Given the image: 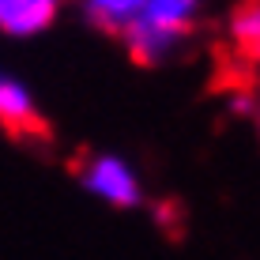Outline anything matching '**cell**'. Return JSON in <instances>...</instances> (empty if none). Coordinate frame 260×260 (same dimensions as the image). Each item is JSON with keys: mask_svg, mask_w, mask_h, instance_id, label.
Segmentation results:
<instances>
[{"mask_svg": "<svg viewBox=\"0 0 260 260\" xmlns=\"http://www.w3.org/2000/svg\"><path fill=\"white\" fill-rule=\"evenodd\" d=\"M79 185L94 196V200L110 204L117 211H132L143 204V181L136 174V166L124 155H91L83 166H79Z\"/></svg>", "mask_w": 260, "mask_h": 260, "instance_id": "2", "label": "cell"}, {"mask_svg": "<svg viewBox=\"0 0 260 260\" xmlns=\"http://www.w3.org/2000/svg\"><path fill=\"white\" fill-rule=\"evenodd\" d=\"M143 8H147V0H83L87 23L106 34H117V38L143 15Z\"/></svg>", "mask_w": 260, "mask_h": 260, "instance_id": "5", "label": "cell"}, {"mask_svg": "<svg viewBox=\"0 0 260 260\" xmlns=\"http://www.w3.org/2000/svg\"><path fill=\"white\" fill-rule=\"evenodd\" d=\"M230 110L241 113V117H249V113H253V98H249V94H234V98H230Z\"/></svg>", "mask_w": 260, "mask_h": 260, "instance_id": "7", "label": "cell"}, {"mask_svg": "<svg viewBox=\"0 0 260 260\" xmlns=\"http://www.w3.org/2000/svg\"><path fill=\"white\" fill-rule=\"evenodd\" d=\"M79 4H83V0H79Z\"/></svg>", "mask_w": 260, "mask_h": 260, "instance_id": "8", "label": "cell"}, {"mask_svg": "<svg viewBox=\"0 0 260 260\" xmlns=\"http://www.w3.org/2000/svg\"><path fill=\"white\" fill-rule=\"evenodd\" d=\"M200 0H147L143 15L121 34L124 49L136 64H162L177 53L185 34L192 30Z\"/></svg>", "mask_w": 260, "mask_h": 260, "instance_id": "1", "label": "cell"}, {"mask_svg": "<svg viewBox=\"0 0 260 260\" xmlns=\"http://www.w3.org/2000/svg\"><path fill=\"white\" fill-rule=\"evenodd\" d=\"M230 42L245 60L260 64V0H249L230 15Z\"/></svg>", "mask_w": 260, "mask_h": 260, "instance_id": "6", "label": "cell"}, {"mask_svg": "<svg viewBox=\"0 0 260 260\" xmlns=\"http://www.w3.org/2000/svg\"><path fill=\"white\" fill-rule=\"evenodd\" d=\"M60 0H0V30L8 38H34L49 30Z\"/></svg>", "mask_w": 260, "mask_h": 260, "instance_id": "4", "label": "cell"}, {"mask_svg": "<svg viewBox=\"0 0 260 260\" xmlns=\"http://www.w3.org/2000/svg\"><path fill=\"white\" fill-rule=\"evenodd\" d=\"M0 124H4L8 136H38V132H46V121L38 113L30 87L15 76L0 79Z\"/></svg>", "mask_w": 260, "mask_h": 260, "instance_id": "3", "label": "cell"}]
</instances>
